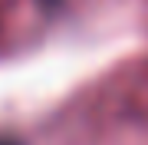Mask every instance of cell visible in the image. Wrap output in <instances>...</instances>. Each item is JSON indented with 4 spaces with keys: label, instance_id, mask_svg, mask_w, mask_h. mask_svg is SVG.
Segmentation results:
<instances>
[{
    "label": "cell",
    "instance_id": "cell-1",
    "mask_svg": "<svg viewBox=\"0 0 148 145\" xmlns=\"http://www.w3.org/2000/svg\"><path fill=\"white\" fill-rule=\"evenodd\" d=\"M0 145H16V142H0Z\"/></svg>",
    "mask_w": 148,
    "mask_h": 145
}]
</instances>
